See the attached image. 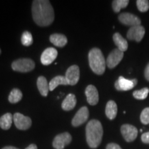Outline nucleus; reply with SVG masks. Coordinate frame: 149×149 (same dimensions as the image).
Here are the masks:
<instances>
[{"label": "nucleus", "instance_id": "nucleus-1", "mask_svg": "<svg viewBox=\"0 0 149 149\" xmlns=\"http://www.w3.org/2000/svg\"><path fill=\"white\" fill-rule=\"evenodd\" d=\"M32 16L35 23L39 26L51 25L55 19V14L50 1L34 0L32 3Z\"/></svg>", "mask_w": 149, "mask_h": 149}, {"label": "nucleus", "instance_id": "nucleus-2", "mask_svg": "<svg viewBox=\"0 0 149 149\" xmlns=\"http://www.w3.org/2000/svg\"><path fill=\"white\" fill-rule=\"evenodd\" d=\"M103 128L101 122L97 120L89 121L86 127V137L87 144L91 148L100 146L103 137Z\"/></svg>", "mask_w": 149, "mask_h": 149}, {"label": "nucleus", "instance_id": "nucleus-3", "mask_svg": "<svg viewBox=\"0 0 149 149\" xmlns=\"http://www.w3.org/2000/svg\"><path fill=\"white\" fill-rule=\"evenodd\" d=\"M89 66L93 72L101 75L105 72L107 63L102 51L97 48H93L88 53Z\"/></svg>", "mask_w": 149, "mask_h": 149}, {"label": "nucleus", "instance_id": "nucleus-4", "mask_svg": "<svg viewBox=\"0 0 149 149\" xmlns=\"http://www.w3.org/2000/svg\"><path fill=\"white\" fill-rule=\"evenodd\" d=\"M11 67L14 71L28 72L34 69L35 64L34 61L30 58H20L13 61Z\"/></svg>", "mask_w": 149, "mask_h": 149}, {"label": "nucleus", "instance_id": "nucleus-5", "mask_svg": "<svg viewBox=\"0 0 149 149\" xmlns=\"http://www.w3.org/2000/svg\"><path fill=\"white\" fill-rule=\"evenodd\" d=\"M13 122L16 127L19 130H28L32 125L31 119L19 113H15L13 115Z\"/></svg>", "mask_w": 149, "mask_h": 149}, {"label": "nucleus", "instance_id": "nucleus-6", "mask_svg": "<svg viewBox=\"0 0 149 149\" xmlns=\"http://www.w3.org/2000/svg\"><path fill=\"white\" fill-rule=\"evenodd\" d=\"M72 136L68 132L59 134L54 138L53 146L55 149H64L65 146L71 142Z\"/></svg>", "mask_w": 149, "mask_h": 149}, {"label": "nucleus", "instance_id": "nucleus-7", "mask_svg": "<svg viewBox=\"0 0 149 149\" xmlns=\"http://www.w3.org/2000/svg\"><path fill=\"white\" fill-rule=\"evenodd\" d=\"M123 57H124V52L120 51L118 48H115L113 51H112L108 56L106 60L107 66L111 69L114 68L120 64Z\"/></svg>", "mask_w": 149, "mask_h": 149}, {"label": "nucleus", "instance_id": "nucleus-8", "mask_svg": "<svg viewBox=\"0 0 149 149\" xmlns=\"http://www.w3.org/2000/svg\"><path fill=\"white\" fill-rule=\"evenodd\" d=\"M80 71L77 65H72L68 68L65 74V77L68 85L74 86L77 84L79 80Z\"/></svg>", "mask_w": 149, "mask_h": 149}, {"label": "nucleus", "instance_id": "nucleus-9", "mask_svg": "<svg viewBox=\"0 0 149 149\" xmlns=\"http://www.w3.org/2000/svg\"><path fill=\"white\" fill-rule=\"evenodd\" d=\"M137 84V80L136 79H128L122 76H120L115 81V87L117 91H127L133 88Z\"/></svg>", "mask_w": 149, "mask_h": 149}, {"label": "nucleus", "instance_id": "nucleus-10", "mask_svg": "<svg viewBox=\"0 0 149 149\" xmlns=\"http://www.w3.org/2000/svg\"><path fill=\"white\" fill-rule=\"evenodd\" d=\"M89 117V111L86 107L80 108L79 111L77 112L75 115L72 118L71 124L74 127L81 126L84 123L86 122Z\"/></svg>", "mask_w": 149, "mask_h": 149}, {"label": "nucleus", "instance_id": "nucleus-11", "mask_svg": "<svg viewBox=\"0 0 149 149\" xmlns=\"http://www.w3.org/2000/svg\"><path fill=\"white\" fill-rule=\"evenodd\" d=\"M119 21L126 26L133 27L139 26L141 24V19L135 15L129 13H123L119 15Z\"/></svg>", "mask_w": 149, "mask_h": 149}, {"label": "nucleus", "instance_id": "nucleus-12", "mask_svg": "<svg viewBox=\"0 0 149 149\" xmlns=\"http://www.w3.org/2000/svg\"><path fill=\"white\" fill-rule=\"evenodd\" d=\"M121 133L124 139L128 142L133 141L137 138L138 131L137 128L130 124H124L121 127Z\"/></svg>", "mask_w": 149, "mask_h": 149}, {"label": "nucleus", "instance_id": "nucleus-13", "mask_svg": "<svg viewBox=\"0 0 149 149\" xmlns=\"http://www.w3.org/2000/svg\"><path fill=\"white\" fill-rule=\"evenodd\" d=\"M145 35V29L142 26H135L130 27L127 33V38L129 40H135L137 42H141Z\"/></svg>", "mask_w": 149, "mask_h": 149}, {"label": "nucleus", "instance_id": "nucleus-14", "mask_svg": "<svg viewBox=\"0 0 149 149\" xmlns=\"http://www.w3.org/2000/svg\"><path fill=\"white\" fill-rule=\"evenodd\" d=\"M57 57V51L55 48H48L41 55V62L43 65L48 66L55 60Z\"/></svg>", "mask_w": 149, "mask_h": 149}, {"label": "nucleus", "instance_id": "nucleus-15", "mask_svg": "<svg viewBox=\"0 0 149 149\" xmlns=\"http://www.w3.org/2000/svg\"><path fill=\"white\" fill-rule=\"evenodd\" d=\"M87 102L91 106H95L99 102V93L97 89L93 85H88L85 90Z\"/></svg>", "mask_w": 149, "mask_h": 149}, {"label": "nucleus", "instance_id": "nucleus-16", "mask_svg": "<svg viewBox=\"0 0 149 149\" xmlns=\"http://www.w3.org/2000/svg\"><path fill=\"white\" fill-rule=\"evenodd\" d=\"M50 42H51L53 45L57 47H64L66 45L68 40L64 35L59 34V33H54L50 36Z\"/></svg>", "mask_w": 149, "mask_h": 149}, {"label": "nucleus", "instance_id": "nucleus-17", "mask_svg": "<svg viewBox=\"0 0 149 149\" xmlns=\"http://www.w3.org/2000/svg\"><path fill=\"white\" fill-rule=\"evenodd\" d=\"M76 104H77V100H76L75 95L72 93H70L63 101L61 104V108L64 111H68L73 109L75 107Z\"/></svg>", "mask_w": 149, "mask_h": 149}, {"label": "nucleus", "instance_id": "nucleus-18", "mask_svg": "<svg viewBox=\"0 0 149 149\" xmlns=\"http://www.w3.org/2000/svg\"><path fill=\"white\" fill-rule=\"evenodd\" d=\"M37 88L40 91V94L43 97H46L49 91V84H48L47 79L44 76H40L37 81Z\"/></svg>", "mask_w": 149, "mask_h": 149}, {"label": "nucleus", "instance_id": "nucleus-19", "mask_svg": "<svg viewBox=\"0 0 149 149\" xmlns=\"http://www.w3.org/2000/svg\"><path fill=\"white\" fill-rule=\"evenodd\" d=\"M113 41L117 48L122 52H125L128 49V42L119 33H115L113 36Z\"/></svg>", "mask_w": 149, "mask_h": 149}, {"label": "nucleus", "instance_id": "nucleus-20", "mask_svg": "<svg viewBox=\"0 0 149 149\" xmlns=\"http://www.w3.org/2000/svg\"><path fill=\"white\" fill-rule=\"evenodd\" d=\"M106 115L109 120H113L116 117L117 114V106L113 100H110L107 102V106H106L105 110Z\"/></svg>", "mask_w": 149, "mask_h": 149}, {"label": "nucleus", "instance_id": "nucleus-21", "mask_svg": "<svg viewBox=\"0 0 149 149\" xmlns=\"http://www.w3.org/2000/svg\"><path fill=\"white\" fill-rule=\"evenodd\" d=\"M13 121V115L10 113H7L0 117V128L1 129L7 130L11 127Z\"/></svg>", "mask_w": 149, "mask_h": 149}, {"label": "nucleus", "instance_id": "nucleus-22", "mask_svg": "<svg viewBox=\"0 0 149 149\" xmlns=\"http://www.w3.org/2000/svg\"><path fill=\"white\" fill-rule=\"evenodd\" d=\"M59 85H68L65 76L58 75L53 78V79L51 80V81L49 82V90L51 91H53V90H55L56 87L58 86Z\"/></svg>", "mask_w": 149, "mask_h": 149}, {"label": "nucleus", "instance_id": "nucleus-23", "mask_svg": "<svg viewBox=\"0 0 149 149\" xmlns=\"http://www.w3.org/2000/svg\"><path fill=\"white\" fill-rule=\"evenodd\" d=\"M22 91L18 88H14L10 91V94L8 95V101L11 104H17L19 102L21 101L22 99Z\"/></svg>", "mask_w": 149, "mask_h": 149}, {"label": "nucleus", "instance_id": "nucleus-24", "mask_svg": "<svg viewBox=\"0 0 149 149\" xmlns=\"http://www.w3.org/2000/svg\"><path fill=\"white\" fill-rule=\"evenodd\" d=\"M128 0H115L112 3V6L115 13H119L121 9L126 8L128 5Z\"/></svg>", "mask_w": 149, "mask_h": 149}, {"label": "nucleus", "instance_id": "nucleus-25", "mask_svg": "<svg viewBox=\"0 0 149 149\" xmlns=\"http://www.w3.org/2000/svg\"><path fill=\"white\" fill-rule=\"evenodd\" d=\"M22 44L25 46H30L32 45L33 42V39L32 34L29 31H26L22 33L21 38Z\"/></svg>", "mask_w": 149, "mask_h": 149}, {"label": "nucleus", "instance_id": "nucleus-26", "mask_svg": "<svg viewBox=\"0 0 149 149\" xmlns=\"http://www.w3.org/2000/svg\"><path fill=\"white\" fill-rule=\"evenodd\" d=\"M149 93V88H145L141 89V90H138V91H134L133 93V95L134 97L137 100H145L148 96Z\"/></svg>", "mask_w": 149, "mask_h": 149}, {"label": "nucleus", "instance_id": "nucleus-27", "mask_svg": "<svg viewBox=\"0 0 149 149\" xmlns=\"http://www.w3.org/2000/svg\"><path fill=\"white\" fill-rule=\"evenodd\" d=\"M137 8L140 12L144 13L148 10L149 9V1L147 0H137L136 1Z\"/></svg>", "mask_w": 149, "mask_h": 149}, {"label": "nucleus", "instance_id": "nucleus-28", "mask_svg": "<svg viewBox=\"0 0 149 149\" xmlns=\"http://www.w3.org/2000/svg\"><path fill=\"white\" fill-rule=\"evenodd\" d=\"M140 120L142 124H149V108H145L141 112L140 115Z\"/></svg>", "mask_w": 149, "mask_h": 149}, {"label": "nucleus", "instance_id": "nucleus-29", "mask_svg": "<svg viewBox=\"0 0 149 149\" xmlns=\"http://www.w3.org/2000/svg\"><path fill=\"white\" fill-rule=\"evenodd\" d=\"M141 141L145 144H149V132L144 133L141 135Z\"/></svg>", "mask_w": 149, "mask_h": 149}, {"label": "nucleus", "instance_id": "nucleus-30", "mask_svg": "<svg viewBox=\"0 0 149 149\" xmlns=\"http://www.w3.org/2000/svg\"><path fill=\"white\" fill-rule=\"evenodd\" d=\"M107 149H122V148L115 143H110L107 146Z\"/></svg>", "mask_w": 149, "mask_h": 149}, {"label": "nucleus", "instance_id": "nucleus-31", "mask_svg": "<svg viewBox=\"0 0 149 149\" xmlns=\"http://www.w3.org/2000/svg\"><path fill=\"white\" fill-rule=\"evenodd\" d=\"M144 76H145V78H146L148 81H149V63L147 64L146 68H145Z\"/></svg>", "mask_w": 149, "mask_h": 149}, {"label": "nucleus", "instance_id": "nucleus-32", "mask_svg": "<svg viewBox=\"0 0 149 149\" xmlns=\"http://www.w3.org/2000/svg\"><path fill=\"white\" fill-rule=\"evenodd\" d=\"M26 149H37V147L35 144H30L29 146H28Z\"/></svg>", "mask_w": 149, "mask_h": 149}, {"label": "nucleus", "instance_id": "nucleus-33", "mask_svg": "<svg viewBox=\"0 0 149 149\" xmlns=\"http://www.w3.org/2000/svg\"><path fill=\"white\" fill-rule=\"evenodd\" d=\"M1 149H19L17 148H16V147L15 146H5L2 148Z\"/></svg>", "mask_w": 149, "mask_h": 149}, {"label": "nucleus", "instance_id": "nucleus-34", "mask_svg": "<svg viewBox=\"0 0 149 149\" xmlns=\"http://www.w3.org/2000/svg\"><path fill=\"white\" fill-rule=\"evenodd\" d=\"M1 48H0V55H1Z\"/></svg>", "mask_w": 149, "mask_h": 149}]
</instances>
